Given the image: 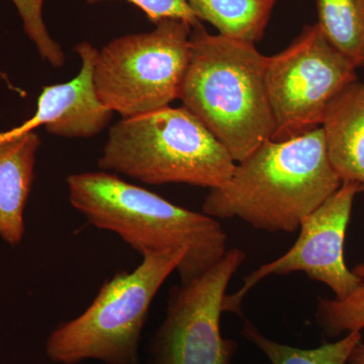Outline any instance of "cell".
<instances>
[{
  "label": "cell",
  "mask_w": 364,
  "mask_h": 364,
  "mask_svg": "<svg viewBox=\"0 0 364 364\" xmlns=\"http://www.w3.org/2000/svg\"><path fill=\"white\" fill-rule=\"evenodd\" d=\"M341 184L318 128L263 143L236 163L224 186L210 189L203 213L217 220L239 219L272 233H294Z\"/></svg>",
  "instance_id": "cell-1"
},
{
  "label": "cell",
  "mask_w": 364,
  "mask_h": 364,
  "mask_svg": "<svg viewBox=\"0 0 364 364\" xmlns=\"http://www.w3.org/2000/svg\"><path fill=\"white\" fill-rule=\"evenodd\" d=\"M69 202L91 226L112 232L134 250L186 251L177 268L188 284L224 257L228 236L215 218L174 205L111 172H82L67 177Z\"/></svg>",
  "instance_id": "cell-2"
},
{
  "label": "cell",
  "mask_w": 364,
  "mask_h": 364,
  "mask_svg": "<svg viewBox=\"0 0 364 364\" xmlns=\"http://www.w3.org/2000/svg\"><path fill=\"white\" fill-rule=\"evenodd\" d=\"M191 57L178 100L241 162L272 140L268 57L250 43L191 32Z\"/></svg>",
  "instance_id": "cell-3"
},
{
  "label": "cell",
  "mask_w": 364,
  "mask_h": 364,
  "mask_svg": "<svg viewBox=\"0 0 364 364\" xmlns=\"http://www.w3.org/2000/svg\"><path fill=\"white\" fill-rule=\"evenodd\" d=\"M98 167L152 186L214 189L230 181L236 162L198 117L169 105L114 124Z\"/></svg>",
  "instance_id": "cell-4"
},
{
  "label": "cell",
  "mask_w": 364,
  "mask_h": 364,
  "mask_svg": "<svg viewBox=\"0 0 364 364\" xmlns=\"http://www.w3.org/2000/svg\"><path fill=\"white\" fill-rule=\"evenodd\" d=\"M131 272L105 282L77 318L59 325L48 337L46 353L54 363L139 364V345L150 306L186 251L147 253Z\"/></svg>",
  "instance_id": "cell-5"
},
{
  "label": "cell",
  "mask_w": 364,
  "mask_h": 364,
  "mask_svg": "<svg viewBox=\"0 0 364 364\" xmlns=\"http://www.w3.org/2000/svg\"><path fill=\"white\" fill-rule=\"evenodd\" d=\"M191 26L163 20L148 33L111 41L97 52L93 82L102 105L123 119L169 107L179 98L191 57Z\"/></svg>",
  "instance_id": "cell-6"
},
{
  "label": "cell",
  "mask_w": 364,
  "mask_h": 364,
  "mask_svg": "<svg viewBox=\"0 0 364 364\" xmlns=\"http://www.w3.org/2000/svg\"><path fill=\"white\" fill-rule=\"evenodd\" d=\"M356 71L317 23L306 26L284 51L268 57L272 140H289L321 128L333 102L358 81Z\"/></svg>",
  "instance_id": "cell-7"
},
{
  "label": "cell",
  "mask_w": 364,
  "mask_h": 364,
  "mask_svg": "<svg viewBox=\"0 0 364 364\" xmlns=\"http://www.w3.org/2000/svg\"><path fill=\"white\" fill-rule=\"evenodd\" d=\"M245 259L241 249H228L208 272L171 289L166 315L151 342L149 364L233 363L238 345L222 336L223 303Z\"/></svg>",
  "instance_id": "cell-8"
},
{
  "label": "cell",
  "mask_w": 364,
  "mask_h": 364,
  "mask_svg": "<svg viewBox=\"0 0 364 364\" xmlns=\"http://www.w3.org/2000/svg\"><path fill=\"white\" fill-rule=\"evenodd\" d=\"M359 193L351 183H342L338 191L301 222L293 247L277 259L249 273L235 294H226L223 311L241 315L244 299L261 280L270 275H289L301 272L321 282L342 299L353 293L363 279L347 267L344 242L350 222L354 198Z\"/></svg>",
  "instance_id": "cell-9"
},
{
  "label": "cell",
  "mask_w": 364,
  "mask_h": 364,
  "mask_svg": "<svg viewBox=\"0 0 364 364\" xmlns=\"http://www.w3.org/2000/svg\"><path fill=\"white\" fill-rule=\"evenodd\" d=\"M75 52L81 60L77 75L67 82L44 86L33 116L11 130L1 132L0 138H13L44 126L51 135L87 139L109 126L114 112L100 102L93 82L98 50L90 43L81 42Z\"/></svg>",
  "instance_id": "cell-10"
},
{
  "label": "cell",
  "mask_w": 364,
  "mask_h": 364,
  "mask_svg": "<svg viewBox=\"0 0 364 364\" xmlns=\"http://www.w3.org/2000/svg\"><path fill=\"white\" fill-rule=\"evenodd\" d=\"M321 128L340 181L364 193V82L356 81L336 98Z\"/></svg>",
  "instance_id": "cell-11"
},
{
  "label": "cell",
  "mask_w": 364,
  "mask_h": 364,
  "mask_svg": "<svg viewBox=\"0 0 364 364\" xmlns=\"http://www.w3.org/2000/svg\"><path fill=\"white\" fill-rule=\"evenodd\" d=\"M40 146L35 132L0 138V237L11 246L18 245L25 235V208Z\"/></svg>",
  "instance_id": "cell-12"
},
{
  "label": "cell",
  "mask_w": 364,
  "mask_h": 364,
  "mask_svg": "<svg viewBox=\"0 0 364 364\" xmlns=\"http://www.w3.org/2000/svg\"><path fill=\"white\" fill-rule=\"evenodd\" d=\"M198 21L210 23L219 35L241 42H260L277 0H188Z\"/></svg>",
  "instance_id": "cell-13"
},
{
  "label": "cell",
  "mask_w": 364,
  "mask_h": 364,
  "mask_svg": "<svg viewBox=\"0 0 364 364\" xmlns=\"http://www.w3.org/2000/svg\"><path fill=\"white\" fill-rule=\"evenodd\" d=\"M317 25L356 68L364 69V0H316Z\"/></svg>",
  "instance_id": "cell-14"
},
{
  "label": "cell",
  "mask_w": 364,
  "mask_h": 364,
  "mask_svg": "<svg viewBox=\"0 0 364 364\" xmlns=\"http://www.w3.org/2000/svg\"><path fill=\"white\" fill-rule=\"evenodd\" d=\"M241 334L257 347L272 364H347L354 347L363 341L361 331H356L317 348H296L273 341L250 322L244 324Z\"/></svg>",
  "instance_id": "cell-15"
},
{
  "label": "cell",
  "mask_w": 364,
  "mask_h": 364,
  "mask_svg": "<svg viewBox=\"0 0 364 364\" xmlns=\"http://www.w3.org/2000/svg\"><path fill=\"white\" fill-rule=\"evenodd\" d=\"M352 272L363 279L361 286L345 299L318 296L315 320L327 338H338L364 328V262Z\"/></svg>",
  "instance_id": "cell-16"
},
{
  "label": "cell",
  "mask_w": 364,
  "mask_h": 364,
  "mask_svg": "<svg viewBox=\"0 0 364 364\" xmlns=\"http://www.w3.org/2000/svg\"><path fill=\"white\" fill-rule=\"evenodd\" d=\"M18 9L23 30L44 61L55 68L65 65V54L57 41L53 39L44 18V0H11Z\"/></svg>",
  "instance_id": "cell-17"
},
{
  "label": "cell",
  "mask_w": 364,
  "mask_h": 364,
  "mask_svg": "<svg viewBox=\"0 0 364 364\" xmlns=\"http://www.w3.org/2000/svg\"><path fill=\"white\" fill-rule=\"evenodd\" d=\"M102 0H86L90 4H97ZM139 7L155 25L163 20H181L186 21L193 30L200 28L202 23L196 18L188 6V0H127Z\"/></svg>",
  "instance_id": "cell-18"
},
{
  "label": "cell",
  "mask_w": 364,
  "mask_h": 364,
  "mask_svg": "<svg viewBox=\"0 0 364 364\" xmlns=\"http://www.w3.org/2000/svg\"><path fill=\"white\" fill-rule=\"evenodd\" d=\"M347 364H364V343L363 341L359 342L354 347Z\"/></svg>",
  "instance_id": "cell-19"
},
{
  "label": "cell",
  "mask_w": 364,
  "mask_h": 364,
  "mask_svg": "<svg viewBox=\"0 0 364 364\" xmlns=\"http://www.w3.org/2000/svg\"><path fill=\"white\" fill-rule=\"evenodd\" d=\"M0 76H1V77H4V79H6V76H4L2 73H0Z\"/></svg>",
  "instance_id": "cell-20"
}]
</instances>
